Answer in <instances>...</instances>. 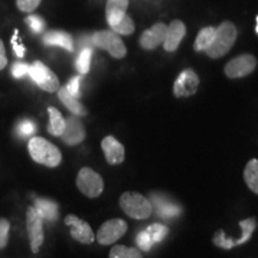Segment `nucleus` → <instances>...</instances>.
Here are the masks:
<instances>
[{"label":"nucleus","mask_w":258,"mask_h":258,"mask_svg":"<svg viewBox=\"0 0 258 258\" xmlns=\"http://www.w3.org/2000/svg\"><path fill=\"white\" fill-rule=\"evenodd\" d=\"M16 38H17L16 36L12 38V46H14L15 53H16V55H17L18 57H23L25 49H24V47L22 46L21 43H17V40H16Z\"/></svg>","instance_id":"nucleus-37"},{"label":"nucleus","mask_w":258,"mask_h":258,"mask_svg":"<svg viewBox=\"0 0 258 258\" xmlns=\"http://www.w3.org/2000/svg\"><path fill=\"white\" fill-rule=\"evenodd\" d=\"M61 138H62L63 143L71 145V146L82 143L85 139V129H84L82 122L77 117H70L66 121V127H64Z\"/></svg>","instance_id":"nucleus-16"},{"label":"nucleus","mask_w":258,"mask_h":258,"mask_svg":"<svg viewBox=\"0 0 258 258\" xmlns=\"http://www.w3.org/2000/svg\"><path fill=\"white\" fill-rule=\"evenodd\" d=\"M35 209L42 218V220L53 222L59 217V207L55 202L50 201V200L37 199L35 201Z\"/></svg>","instance_id":"nucleus-19"},{"label":"nucleus","mask_w":258,"mask_h":258,"mask_svg":"<svg viewBox=\"0 0 258 258\" xmlns=\"http://www.w3.org/2000/svg\"><path fill=\"white\" fill-rule=\"evenodd\" d=\"M166 25L163 23H158L153 25L152 28L148 29L141 35L140 37V44L144 49H154L159 44H161L165 40L166 34Z\"/></svg>","instance_id":"nucleus-15"},{"label":"nucleus","mask_w":258,"mask_h":258,"mask_svg":"<svg viewBox=\"0 0 258 258\" xmlns=\"http://www.w3.org/2000/svg\"><path fill=\"white\" fill-rule=\"evenodd\" d=\"M92 42L95 46L108 50L110 55L116 57V59H121L127 53V49H125L121 38L111 31L96 32L92 36Z\"/></svg>","instance_id":"nucleus-6"},{"label":"nucleus","mask_w":258,"mask_h":258,"mask_svg":"<svg viewBox=\"0 0 258 258\" xmlns=\"http://www.w3.org/2000/svg\"><path fill=\"white\" fill-rule=\"evenodd\" d=\"M8 64V57H6V53H5V47L3 41L0 40V71L4 70Z\"/></svg>","instance_id":"nucleus-36"},{"label":"nucleus","mask_w":258,"mask_h":258,"mask_svg":"<svg viewBox=\"0 0 258 258\" xmlns=\"http://www.w3.org/2000/svg\"><path fill=\"white\" fill-rule=\"evenodd\" d=\"M146 231L148 235H150L151 240L153 241V244L163 241L166 238L167 233H169V228H167L165 225H161V224H153L148 226Z\"/></svg>","instance_id":"nucleus-26"},{"label":"nucleus","mask_w":258,"mask_h":258,"mask_svg":"<svg viewBox=\"0 0 258 258\" xmlns=\"http://www.w3.org/2000/svg\"><path fill=\"white\" fill-rule=\"evenodd\" d=\"M80 82H82V77H74L70 80V83L66 86L67 91L76 98H78L80 96Z\"/></svg>","instance_id":"nucleus-35"},{"label":"nucleus","mask_w":258,"mask_h":258,"mask_svg":"<svg viewBox=\"0 0 258 258\" xmlns=\"http://www.w3.org/2000/svg\"><path fill=\"white\" fill-rule=\"evenodd\" d=\"M128 8V0H108L106 4V19L112 28L125 16Z\"/></svg>","instance_id":"nucleus-18"},{"label":"nucleus","mask_w":258,"mask_h":258,"mask_svg":"<svg viewBox=\"0 0 258 258\" xmlns=\"http://www.w3.org/2000/svg\"><path fill=\"white\" fill-rule=\"evenodd\" d=\"M112 30L117 32V34H122V35H131L132 32L134 31V23L132 21V18L129 16L125 15L123 18L118 22L117 24H115L114 27L111 28Z\"/></svg>","instance_id":"nucleus-28"},{"label":"nucleus","mask_w":258,"mask_h":258,"mask_svg":"<svg viewBox=\"0 0 258 258\" xmlns=\"http://www.w3.org/2000/svg\"><path fill=\"white\" fill-rule=\"evenodd\" d=\"M214 35H215V28L207 27L202 29V30L199 32L198 37H196L195 49L198 51L207 49V48L211 46L213 38H214Z\"/></svg>","instance_id":"nucleus-24"},{"label":"nucleus","mask_w":258,"mask_h":258,"mask_svg":"<svg viewBox=\"0 0 258 258\" xmlns=\"http://www.w3.org/2000/svg\"><path fill=\"white\" fill-rule=\"evenodd\" d=\"M64 224L71 227V235L82 244H92L95 241V234L88 222L77 218L76 215H67Z\"/></svg>","instance_id":"nucleus-11"},{"label":"nucleus","mask_w":258,"mask_h":258,"mask_svg":"<svg viewBox=\"0 0 258 258\" xmlns=\"http://www.w3.org/2000/svg\"><path fill=\"white\" fill-rule=\"evenodd\" d=\"M127 222L122 219H112V220L105 221L97 232V240L102 245H110L120 239L127 232Z\"/></svg>","instance_id":"nucleus-9"},{"label":"nucleus","mask_w":258,"mask_h":258,"mask_svg":"<svg viewBox=\"0 0 258 258\" xmlns=\"http://www.w3.org/2000/svg\"><path fill=\"white\" fill-rule=\"evenodd\" d=\"M137 244H138V246L140 247V249L143 251H150L154 245L153 241L151 240L150 235H148L146 230L141 231L140 233L137 235Z\"/></svg>","instance_id":"nucleus-30"},{"label":"nucleus","mask_w":258,"mask_h":258,"mask_svg":"<svg viewBox=\"0 0 258 258\" xmlns=\"http://www.w3.org/2000/svg\"><path fill=\"white\" fill-rule=\"evenodd\" d=\"M48 114H49V127L48 131L51 135H55V137H61L66 127V121L62 117V115L60 114V111L57 109L48 108Z\"/></svg>","instance_id":"nucleus-22"},{"label":"nucleus","mask_w":258,"mask_h":258,"mask_svg":"<svg viewBox=\"0 0 258 258\" xmlns=\"http://www.w3.org/2000/svg\"><path fill=\"white\" fill-rule=\"evenodd\" d=\"M237 38V29L231 22H224L220 27L215 29V35L211 46L206 49L208 56L213 59H218L228 53Z\"/></svg>","instance_id":"nucleus-2"},{"label":"nucleus","mask_w":258,"mask_h":258,"mask_svg":"<svg viewBox=\"0 0 258 258\" xmlns=\"http://www.w3.org/2000/svg\"><path fill=\"white\" fill-rule=\"evenodd\" d=\"M36 132V125H35L34 122L31 120H23L19 122L18 127H17V133L21 138H29L32 137Z\"/></svg>","instance_id":"nucleus-29"},{"label":"nucleus","mask_w":258,"mask_h":258,"mask_svg":"<svg viewBox=\"0 0 258 258\" xmlns=\"http://www.w3.org/2000/svg\"><path fill=\"white\" fill-rule=\"evenodd\" d=\"M200 79L194 71L185 70L179 74L173 85V93L176 97H189L198 91Z\"/></svg>","instance_id":"nucleus-12"},{"label":"nucleus","mask_w":258,"mask_h":258,"mask_svg":"<svg viewBox=\"0 0 258 258\" xmlns=\"http://www.w3.org/2000/svg\"><path fill=\"white\" fill-rule=\"evenodd\" d=\"M27 23L29 24V27L31 28V30L34 32H36V34L41 32L44 29L43 19H42L41 17H38V16H34V15L29 16V17L27 18Z\"/></svg>","instance_id":"nucleus-33"},{"label":"nucleus","mask_w":258,"mask_h":258,"mask_svg":"<svg viewBox=\"0 0 258 258\" xmlns=\"http://www.w3.org/2000/svg\"><path fill=\"white\" fill-rule=\"evenodd\" d=\"M120 206L131 218L144 220L151 217L152 203L139 192H124L120 198Z\"/></svg>","instance_id":"nucleus-3"},{"label":"nucleus","mask_w":258,"mask_h":258,"mask_svg":"<svg viewBox=\"0 0 258 258\" xmlns=\"http://www.w3.org/2000/svg\"><path fill=\"white\" fill-rule=\"evenodd\" d=\"M92 50L90 48H84L82 53L79 54L78 60H77L76 66L80 74H86L90 71V63H91Z\"/></svg>","instance_id":"nucleus-27"},{"label":"nucleus","mask_w":258,"mask_h":258,"mask_svg":"<svg viewBox=\"0 0 258 258\" xmlns=\"http://www.w3.org/2000/svg\"><path fill=\"white\" fill-rule=\"evenodd\" d=\"M27 230L29 240H30L31 250L34 253H37L41 245L43 244V220L38 215L35 207H29L27 211Z\"/></svg>","instance_id":"nucleus-8"},{"label":"nucleus","mask_w":258,"mask_h":258,"mask_svg":"<svg viewBox=\"0 0 258 258\" xmlns=\"http://www.w3.org/2000/svg\"><path fill=\"white\" fill-rule=\"evenodd\" d=\"M29 153L36 163L55 167L61 163V152L56 146L43 138H31L28 144Z\"/></svg>","instance_id":"nucleus-1"},{"label":"nucleus","mask_w":258,"mask_h":258,"mask_svg":"<svg viewBox=\"0 0 258 258\" xmlns=\"http://www.w3.org/2000/svg\"><path fill=\"white\" fill-rule=\"evenodd\" d=\"M244 179L247 186L254 194H258V159H252L247 163L244 170Z\"/></svg>","instance_id":"nucleus-23"},{"label":"nucleus","mask_w":258,"mask_h":258,"mask_svg":"<svg viewBox=\"0 0 258 258\" xmlns=\"http://www.w3.org/2000/svg\"><path fill=\"white\" fill-rule=\"evenodd\" d=\"M30 72V66L24 62H16L12 66V74L15 78H23L25 76H29Z\"/></svg>","instance_id":"nucleus-32"},{"label":"nucleus","mask_w":258,"mask_h":258,"mask_svg":"<svg viewBox=\"0 0 258 258\" xmlns=\"http://www.w3.org/2000/svg\"><path fill=\"white\" fill-rule=\"evenodd\" d=\"M29 76L44 91L55 92L59 89V79H57L55 73L51 72L46 64L40 62V61H35L31 64Z\"/></svg>","instance_id":"nucleus-5"},{"label":"nucleus","mask_w":258,"mask_h":258,"mask_svg":"<svg viewBox=\"0 0 258 258\" xmlns=\"http://www.w3.org/2000/svg\"><path fill=\"white\" fill-rule=\"evenodd\" d=\"M43 41L48 46H59L69 51L73 50L72 37L63 31H49L44 35Z\"/></svg>","instance_id":"nucleus-20"},{"label":"nucleus","mask_w":258,"mask_h":258,"mask_svg":"<svg viewBox=\"0 0 258 258\" xmlns=\"http://www.w3.org/2000/svg\"><path fill=\"white\" fill-rule=\"evenodd\" d=\"M185 35V25L180 21H173L166 28L164 48L167 51H175L178 48L180 41Z\"/></svg>","instance_id":"nucleus-17"},{"label":"nucleus","mask_w":258,"mask_h":258,"mask_svg":"<svg viewBox=\"0 0 258 258\" xmlns=\"http://www.w3.org/2000/svg\"><path fill=\"white\" fill-rule=\"evenodd\" d=\"M151 203H152V207L156 209L157 214L163 219H173L178 217L182 212V208L177 203L160 194H152Z\"/></svg>","instance_id":"nucleus-13"},{"label":"nucleus","mask_w":258,"mask_h":258,"mask_svg":"<svg viewBox=\"0 0 258 258\" xmlns=\"http://www.w3.org/2000/svg\"><path fill=\"white\" fill-rule=\"evenodd\" d=\"M103 152L110 165H117L124 159V147L114 137H105L102 141Z\"/></svg>","instance_id":"nucleus-14"},{"label":"nucleus","mask_w":258,"mask_h":258,"mask_svg":"<svg viewBox=\"0 0 258 258\" xmlns=\"http://www.w3.org/2000/svg\"><path fill=\"white\" fill-rule=\"evenodd\" d=\"M256 32L258 34V16H257V27H256Z\"/></svg>","instance_id":"nucleus-38"},{"label":"nucleus","mask_w":258,"mask_h":258,"mask_svg":"<svg viewBox=\"0 0 258 258\" xmlns=\"http://www.w3.org/2000/svg\"><path fill=\"white\" fill-rule=\"evenodd\" d=\"M41 4V0H17V6L21 11L31 12Z\"/></svg>","instance_id":"nucleus-34"},{"label":"nucleus","mask_w":258,"mask_h":258,"mask_svg":"<svg viewBox=\"0 0 258 258\" xmlns=\"http://www.w3.org/2000/svg\"><path fill=\"white\" fill-rule=\"evenodd\" d=\"M110 258H143L141 253L134 247H127L123 245L114 246L109 254Z\"/></svg>","instance_id":"nucleus-25"},{"label":"nucleus","mask_w":258,"mask_h":258,"mask_svg":"<svg viewBox=\"0 0 258 258\" xmlns=\"http://www.w3.org/2000/svg\"><path fill=\"white\" fill-rule=\"evenodd\" d=\"M59 98H60V101L62 102L71 111L73 112L74 115L85 116L86 114H88V111H86V109L84 108V105L82 104V103L77 101L76 97H73L72 95H71V93L66 90V88H62L59 90Z\"/></svg>","instance_id":"nucleus-21"},{"label":"nucleus","mask_w":258,"mask_h":258,"mask_svg":"<svg viewBox=\"0 0 258 258\" xmlns=\"http://www.w3.org/2000/svg\"><path fill=\"white\" fill-rule=\"evenodd\" d=\"M240 227H241V231H243V234H241V237L239 239L234 240L232 239V238H227L226 237L225 232L224 231H218L217 234H215L214 239V244L217 245L219 247H222V249H232V247L237 246V245H241L244 243H246L247 240L250 239L251 235H252V232L254 231V228H256V219L254 218H249L246 219V220H243L239 222Z\"/></svg>","instance_id":"nucleus-7"},{"label":"nucleus","mask_w":258,"mask_h":258,"mask_svg":"<svg viewBox=\"0 0 258 258\" xmlns=\"http://www.w3.org/2000/svg\"><path fill=\"white\" fill-rule=\"evenodd\" d=\"M77 185L80 191L88 198H97L104 188L102 177L90 167H83L77 177Z\"/></svg>","instance_id":"nucleus-4"},{"label":"nucleus","mask_w":258,"mask_h":258,"mask_svg":"<svg viewBox=\"0 0 258 258\" xmlns=\"http://www.w3.org/2000/svg\"><path fill=\"white\" fill-rule=\"evenodd\" d=\"M257 66V60L253 55L245 54V55L238 56L235 59L231 60L226 64L225 73L228 78H241V77L247 76Z\"/></svg>","instance_id":"nucleus-10"},{"label":"nucleus","mask_w":258,"mask_h":258,"mask_svg":"<svg viewBox=\"0 0 258 258\" xmlns=\"http://www.w3.org/2000/svg\"><path fill=\"white\" fill-rule=\"evenodd\" d=\"M10 222L6 219H0V249H4L9 241Z\"/></svg>","instance_id":"nucleus-31"}]
</instances>
